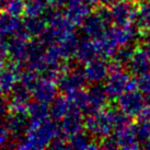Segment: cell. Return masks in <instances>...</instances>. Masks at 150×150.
Segmentation results:
<instances>
[{
	"label": "cell",
	"mask_w": 150,
	"mask_h": 150,
	"mask_svg": "<svg viewBox=\"0 0 150 150\" xmlns=\"http://www.w3.org/2000/svg\"><path fill=\"white\" fill-rule=\"evenodd\" d=\"M50 117L42 121L30 120L25 135L17 142V148L23 150L47 148L55 137L62 135L59 126Z\"/></svg>",
	"instance_id": "obj_1"
},
{
	"label": "cell",
	"mask_w": 150,
	"mask_h": 150,
	"mask_svg": "<svg viewBox=\"0 0 150 150\" xmlns=\"http://www.w3.org/2000/svg\"><path fill=\"white\" fill-rule=\"evenodd\" d=\"M140 1L139 0H118L110 7L114 25L127 26L137 21Z\"/></svg>",
	"instance_id": "obj_2"
},
{
	"label": "cell",
	"mask_w": 150,
	"mask_h": 150,
	"mask_svg": "<svg viewBox=\"0 0 150 150\" xmlns=\"http://www.w3.org/2000/svg\"><path fill=\"white\" fill-rule=\"evenodd\" d=\"M84 129L98 140L111 135L113 132V125L106 108L100 112L87 114V117L84 118Z\"/></svg>",
	"instance_id": "obj_3"
},
{
	"label": "cell",
	"mask_w": 150,
	"mask_h": 150,
	"mask_svg": "<svg viewBox=\"0 0 150 150\" xmlns=\"http://www.w3.org/2000/svg\"><path fill=\"white\" fill-rule=\"evenodd\" d=\"M56 82L59 90L67 94L75 90L83 89L88 80L84 75V70L80 69L79 67L67 65L66 68L59 74Z\"/></svg>",
	"instance_id": "obj_4"
},
{
	"label": "cell",
	"mask_w": 150,
	"mask_h": 150,
	"mask_svg": "<svg viewBox=\"0 0 150 150\" xmlns=\"http://www.w3.org/2000/svg\"><path fill=\"white\" fill-rule=\"evenodd\" d=\"M132 80V75L130 72L126 69H120V70L111 71L108 74V77L106 78V82L104 84L105 91L108 96V100L117 101V99L127 91L128 84Z\"/></svg>",
	"instance_id": "obj_5"
},
{
	"label": "cell",
	"mask_w": 150,
	"mask_h": 150,
	"mask_svg": "<svg viewBox=\"0 0 150 150\" xmlns=\"http://www.w3.org/2000/svg\"><path fill=\"white\" fill-rule=\"evenodd\" d=\"M29 34L26 31L23 30L20 31L18 34L12 35L10 38H7L9 50V58L12 63L22 66L26 63L28 59V46L30 41Z\"/></svg>",
	"instance_id": "obj_6"
},
{
	"label": "cell",
	"mask_w": 150,
	"mask_h": 150,
	"mask_svg": "<svg viewBox=\"0 0 150 150\" xmlns=\"http://www.w3.org/2000/svg\"><path fill=\"white\" fill-rule=\"evenodd\" d=\"M146 105V101L144 98V93L140 90H132L126 91L117 99L118 108L128 115L130 118L136 117L140 114L142 108Z\"/></svg>",
	"instance_id": "obj_7"
},
{
	"label": "cell",
	"mask_w": 150,
	"mask_h": 150,
	"mask_svg": "<svg viewBox=\"0 0 150 150\" xmlns=\"http://www.w3.org/2000/svg\"><path fill=\"white\" fill-rule=\"evenodd\" d=\"M81 110L70 108L66 115L60 121V134L65 138H70L75 134L79 133L84 128V118L81 115Z\"/></svg>",
	"instance_id": "obj_8"
},
{
	"label": "cell",
	"mask_w": 150,
	"mask_h": 150,
	"mask_svg": "<svg viewBox=\"0 0 150 150\" xmlns=\"http://www.w3.org/2000/svg\"><path fill=\"white\" fill-rule=\"evenodd\" d=\"M88 92V105L84 113L100 112L108 106V96L106 94L104 86L101 83H92V86L87 90Z\"/></svg>",
	"instance_id": "obj_9"
},
{
	"label": "cell",
	"mask_w": 150,
	"mask_h": 150,
	"mask_svg": "<svg viewBox=\"0 0 150 150\" xmlns=\"http://www.w3.org/2000/svg\"><path fill=\"white\" fill-rule=\"evenodd\" d=\"M22 66L14 63L7 64L0 68V94L9 96L19 82Z\"/></svg>",
	"instance_id": "obj_10"
},
{
	"label": "cell",
	"mask_w": 150,
	"mask_h": 150,
	"mask_svg": "<svg viewBox=\"0 0 150 150\" xmlns=\"http://www.w3.org/2000/svg\"><path fill=\"white\" fill-rule=\"evenodd\" d=\"M58 90V86L55 80L48 79V78L41 76L38 82L32 91V96L34 98V100L50 104L57 98Z\"/></svg>",
	"instance_id": "obj_11"
},
{
	"label": "cell",
	"mask_w": 150,
	"mask_h": 150,
	"mask_svg": "<svg viewBox=\"0 0 150 150\" xmlns=\"http://www.w3.org/2000/svg\"><path fill=\"white\" fill-rule=\"evenodd\" d=\"M83 70L88 82L90 83H101L108 78L110 74L108 63L105 62V58L103 57H98L86 64Z\"/></svg>",
	"instance_id": "obj_12"
},
{
	"label": "cell",
	"mask_w": 150,
	"mask_h": 150,
	"mask_svg": "<svg viewBox=\"0 0 150 150\" xmlns=\"http://www.w3.org/2000/svg\"><path fill=\"white\" fill-rule=\"evenodd\" d=\"M6 123L8 126L11 137L13 140L18 142L21 137H23L28 130L30 124V117L26 113L10 112L6 117Z\"/></svg>",
	"instance_id": "obj_13"
},
{
	"label": "cell",
	"mask_w": 150,
	"mask_h": 150,
	"mask_svg": "<svg viewBox=\"0 0 150 150\" xmlns=\"http://www.w3.org/2000/svg\"><path fill=\"white\" fill-rule=\"evenodd\" d=\"M31 96L32 93L29 89H26L21 83L17 84L10 93V112L28 114V106L31 102Z\"/></svg>",
	"instance_id": "obj_14"
},
{
	"label": "cell",
	"mask_w": 150,
	"mask_h": 150,
	"mask_svg": "<svg viewBox=\"0 0 150 150\" xmlns=\"http://www.w3.org/2000/svg\"><path fill=\"white\" fill-rule=\"evenodd\" d=\"M98 57H100V50L96 40L89 38L80 40L76 52V60L81 65H86Z\"/></svg>",
	"instance_id": "obj_15"
},
{
	"label": "cell",
	"mask_w": 150,
	"mask_h": 150,
	"mask_svg": "<svg viewBox=\"0 0 150 150\" xmlns=\"http://www.w3.org/2000/svg\"><path fill=\"white\" fill-rule=\"evenodd\" d=\"M93 11L91 6L84 1V0H78V1H71L66 4V17L70 20L76 26L82 24L84 19Z\"/></svg>",
	"instance_id": "obj_16"
},
{
	"label": "cell",
	"mask_w": 150,
	"mask_h": 150,
	"mask_svg": "<svg viewBox=\"0 0 150 150\" xmlns=\"http://www.w3.org/2000/svg\"><path fill=\"white\" fill-rule=\"evenodd\" d=\"M114 135L116 137L117 146L121 149H138L142 146L136 134V126L134 124H129L128 126L117 130Z\"/></svg>",
	"instance_id": "obj_17"
},
{
	"label": "cell",
	"mask_w": 150,
	"mask_h": 150,
	"mask_svg": "<svg viewBox=\"0 0 150 150\" xmlns=\"http://www.w3.org/2000/svg\"><path fill=\"white\" fill-rule=\"evenodd\" d=\"M23 30V22L19 17H14L10 13L0 12V38H10Z\"/></svg>",
	"instance_id": "obj_18"
},
{
	"label": "cell",
	"mask_w": 150,
	"mask_h": 150,
	"mask_svg": "<svg viewBox=\"0 0 150 150\" xmlns=\"http://www.w3.org/2000/svg\"><path fill=\"white\" fill-rule=\"evenodd\" d=\"M130 74L135 76H140L148 72L150 69V56L142 46H137L136 52L128 65Z\"/></svg>",
	"instance_id": "obj_19"
},
{
	"label": "cell",
	"mask_w": 150,
	"mask_h": 150,
	"mask_svg": "<svg viewBox=\"0 0 150 150\" xmlns=\"http://www.w3.org/2000/svg\"><path fill=\"white\" fill-rule=\"evenodd\" d=\"M68 142L70 149H100V140L82 130L68 138Z\"/></svg>",
	"instance_id": "obj_20"
},
{
	"label": "cell",
	"mask_w": 150,
	"mask_h": 150,
	"mask_svg": "<svg viewBox=\"0 0 150 150\" xmlns=\"http://www.w3.org/2000/svg\"><path fill=\"white\" fill-rule=\"evenodd\" d=\"M79 41V38L76 36V33H72L63 40H60L58 43H56L58 46L59 53H60L63 60L68 62L70 59L75 58Z\"/></svg>",
	"instance_id": "obj_21"
},
{
	"label": "cell",
	"mask_w": 150,
	"mask_h": 150,
	"mask_svg": "<svg viewBox=\"0 0 150 150\" xmlns=\"http://www.w3.org/2000/svg\"><path fill=\"white\" fill-rule=\"evenodd\" d=\"M23 28L30 38H40L48 28V23L44 17H26Z\"/></svg>",
	"instance_id": "obj_22"
},
{
	"label": "cell",
	"mask_w": 150,
	"mask_h": 150,
	"mask_svg": "<svg viewBox=\"0 0 150 150\" xmlns=\"http://www.w3.org/2000/svg\"><path fill=\"white\" fill-rule=\"evenodd\" d=\"M70 103L67 96H57L50 106V117L54 121H62L63 117L66 115L70 110Z\"/></svg>",
	"instance_id": "obj_23"
},
{
	"label": "cell",
	"mask_w": 150,
	"mask_h": 150,
	"mask_svg": "<svg viewBox=\"0 0 150 150\" xmlns=\"http://www.w3.org/2000/svg\"><path fill=\"white\" fill-rule=\"evenodd\" d=\"M137 26L140 31V38L150 33V1L140 2L137 18Z\"/></svg>",
	"instance_id": "obj_24"
},
{
	"label": "cell",
	"mask_w": 150,
	"mask_h": 150,
	"mask_svg": "<svg viewBox=\"0 0 150 150\" xmlns=\"http://www.w3.org/2000/svg\"><path fill=\"white\" fill-rule=\"evenodd\" d=\"M136 48H137V45H135L133 43H128V44L120 46L117 48L116 53L112 57V59H114L121 66L126 68V67H128L130 60L133 59V56L135 54V52H136Z\"/></svg>",
	"instance_id": "obj_25"
},
{
	"label": "cell",
	"mask_w": 150,
	"mask_h": 150,
	"mask_svg": "<svg viewBox=\"0 0 150 150\" xmlns=\"http://www.w3.org/2000/svg\"><path fill=\"white\" fill-rule=\"evenodd\" d=\"M28 115L30 120H36L42 121L50 117V106L47 103L41 102V101L34 100L30 102L28 106Z\"/></svg>",
	"instance_id": "obj_26"
},
{
	"label": "cell",
	"mask_w": 150,
	"mask_h": 150,
	"mask_svg": "<svg viewBox=\"0 0 150 150\" xmlns=\"http://www.w3.org/2000/svg\"><path fill=\"white\" fill-rule=\"evenodd\" d=\"M50 6L48 0H26L24 14L26 17H44Z\"/></svg>",
	"instance_id": "obj_27"
},
{
	"label": "cell",
	"mask_w": 150,
	"mask_h": 150,
	"mask_svg": "<svg viewBox=\"0 0 150 150\" xmlns=\"http://www.w3.org/2000/svg\"><path fill=\"white\" fill-rule=\"evenodd\" d=\"M67 99L70 103L71 108H76L81 110L82 112L86 111L88 105V92L87 90L79 89L72 92L67 93Z\"/></svg>",
	"instance_id": "obj_28"
},
{
	"label": "cell",
	"mask_w": 150,
	"mask_h": 150,
	"mask_svg": "<svg viewBox=\"0 0 150 150\" xmlns=\"http://www.w3.org/2000/svg\"><path fill=\"white\" fill-rule=\"evenodd\" d=\"M41 78V75L36 72V71L32 70L30 68H26L25 70H21L20 76H19V83H21L22 86H24L26 89H29L31 93L33 91V89L35 88L36 83L38 82V80Z\"/></svg>",
	"instance_id": "obj_29"
},
{
	"label": "cell",
	"mask_w": 150,
	"mask_h": 150,
	"mask_svg": "<svg viewBox=\"0 0 150 150\" xmlns=\"http://www.w3.org/2000/svg\"><path fill=\"white\" fill-rule=\"evenodd\" d=\"M135 126L138 140L140 144H145L150 137V122L137 121V124Z\"/></svg>",
	"instance_id": "obj_30"
},
{
	"label": "cell",
	"mask_w": 150,
	"mask_h": 150,
	"mask_svg": "<svg viewBox=\"0 0 150 150\" xmlns=\"http://www.w3.org/2000/svg\"><path fill=\"white\" fill-rule=\"evenodd\" d=\"M25 2L26 0H11L6 12L14 17H21L25 12Z\"/></svg>",
	"instance_id": "obj_31"
},
{
	"label": "cell",
	"mask_w": 150,
	"mask_h": 150,
	"mask_svg": "<svg viewBox=\"0 0 150 150\" xmlns=\"http://www.w3.org/2000/svg\"><path fill=\"white\" fill-rule=\"evenodd\" d=\"M11 134L9 130L6 120H2V117H0V147H6L10 142Z\"/></svg>",
	"instance_id": "obj_32"
},
{
	"label": "cell",
	"mask_w": 150,
	"mask_h": 150,
	"mask_svg": "<svg viewBox=\"0 0 150 150\" xmlns=\"http://www.w3.org/2000/svg\"><path fill=\"white\" fill-rule=\"evenodd\" d=\"M137 83H138V90L146 94L150 92V72H146L144 75L137 76Z\"/></svg>",
	"instance_id": "obj_33"
},
{
	"label": "cell",
	"mask_w": 150,
	"mask_h": 150,
	"mask_svg": "<svg viewBox=\"0 0 150 150\" xmlns=\"http://www.w3.org/2000/svg\"><path fill=\"white\" fill-rule=\"evenodd\" d=\"M9 58V50L7 38H0V68L7 65V60Z\"/></svg>",
	"instance_id": "obj_34"
},
{
	"label": "cell",
	"mask_w": 150,
	"mask_h": 150,
	"mask_svg": "<svg viewBox=\"0 0 150 150\" xmlns=\"http://www.w3.org/2000/svg\"><path fill=\"white\" fill-rule=\"evenodd\" d=\"M116 148H118L117 140L115 135L113 134L102 138L100 140V149H116Z\"/></svg>",
	"instance_id": "obj_35"
},
{
	"label": "cell",
	"mask_w": 150,
	"mask_h": 150,
	"mask_svg": "<svg viewBox=\"0 0 150 150\" xmlns=\"http://www.w3.org/2000/svg\"><path fill=\"white\" fill-rule=\"evenodd\" d=\"M10 112V103L6 96L0 94V117L6 116Z\"/></svg>",
	"instance_id": "obj_36"
},
{
	"label": "cell",
	"mask_w": 150,
	"mask_h": 150,
	"mask_svg": "<svg viewBox=\"0 0 150 150\" xmlns=\"http://www.w3.org/2000/svg\"><path fill=\"white\" fill-rule=\"evenodd\" d=\"M144 50L147 52V54L150 56V33L144 35L142 38V45H140Z\"/></svg>",
	"instance_id": "obj_37"
},
{
	"label": "cell",
	"mask_w": 150,
	"mask_h": 150,
	"mask_svg": "<svg viewBox=\"0 0 150 150\" xmlns=\"http://www.w3.org/2000/svg\"><path fill=\"white\" fill-rule=\"evenodd\" d=\"M10 1L11 0H0V12L7 11V8H8Z\"/></svg>",
	"instance_id": "obj_38"
},
{
	"label": "cell",
	"mask_w": 150,
	"mask_h": 150,
	"mask_svg": "<svg viewBox=\"0 0 150 150\" xmlns=\"http://www.w3.org/2000/svg\"><path fill=\"white\" fill-rule=\"evenodd\" d=\"M146 1H150V0H146Z\"/></svg>",
	"instance_id": "obj_39"
},
{
	"label": "cell",
	"mask_w": 150,
	"mask_h": 150,
	"mask_svg": "<svg viewBox=\"0 0 150 150\" xmlns=\"http://www.w3.org/2000/svg\"><path fill=\"white\" fill-rule=\"evenodd\" d=\"M149 72H150V69H149Z\"/></svg>",
	"instance_id": "obj_40"
}]
</instances>
